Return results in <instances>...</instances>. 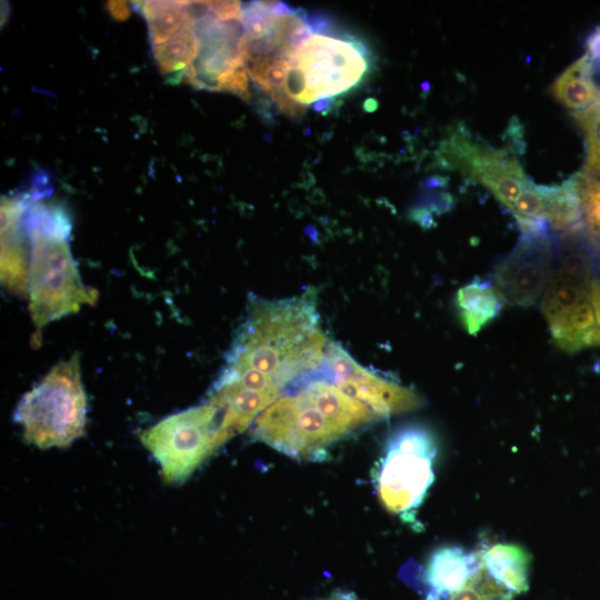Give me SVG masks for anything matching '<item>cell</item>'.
Returning a JSON list of instances; mask_svg holds the SVG:
<instances>
[{
	"mask_svg": "<svg viewBox=\"0 0 600 600\" xmlns=\"http://www.w3.org/2000/svg\"><path fill=\"white\" fill-rule=\"evenodd\" d=\"M436 453L434 436L422 426L402 427L389 438L374 477L379 500L388 511L413 519L433 482Z\"/></svg>",
	"mask_w": 600,
	"mask_h": 600,
	"instance_id": "obj_9",
	"label": "cell"
},
{
	"mask_svg": "<svg viewBox=\"0 0 600 600\" xmlns=\"http://www.w3.org/2000/svg\"><path fill=\"white\" fill-rule=\"evenodd\" d=\"M321 367L347 393L369 406L381 419L416 410L423 403L413 390L361 367L332 341Z\"/></svg>",
	"mask_w": 600,
	"mask_h": 600,
	"instance_id": "obj_12",
	"label": "cell"
},
{
	"mask_svg": "<svg viewBox=\"0 0 600 600\" xmlns=\"http://www.w3.org/2000/svg\"><path fill=\"white\" fill-rule=\"evenodd\" d=\"M138 436L159 464L163 481L181 484L234 433L224 409L207 398L162 418Z\"/></svg>",
	"mask_w": 600,
	"mask_h": 600,
	"instance_id": "obj_7",
	"label": "cell"
},
{
	"mask_svg": "<svg viewBox=\"0 0 600 600\" xmlns=\"http://www.w3.org/2000/svg\"><path fill=\"white\" fill-rule=\"evenodd\" d=\"M190 4L198 52L184 72L188 82L199 89L229 91L248 99L247 41L240 17H219L212 1Z\"/></svg>",
	"mask_w": 600,
	"mask_h": 600,
	"instance_id": "obj_8",
	"label": "cell"
},
{
	"mask_svg": "<svg viewBox=\"0 0 600 600\" xmlns=\"http://www.w3.org/2000/svg\"><path fill=\"white\" fill-rule=\"evenodd\" d=\"M551 96L574 112L600 101V68L586 52L550 86Z\"/></svg>",
	"mask_w": 600,
	"mask_h": 600,
	"instance_id": "obj_16",
	"label": "cell"
},
{
	"mask_svg": "<svg viewBox=\"0 0 600 600\" xmlns=\"http://www.w3.org/2000/svg\"><path fill=\"white\" fill-rule=\"evenodd\" d=\"M504 299L489 281L474 280L461 287L456 296V306L463 328L477 334L501 311Z\"/></svg>",
	"mask_w": 600,
	"mask_h": 600,
	"instance_id": "obj_17",
	"label": "cell"
},
{
	"mask_svg": "<svg viewBox=\"0 0 600 600\" xmlns=\"http://www.w3.org/2000/svg\"><path fill=\"white\" fill-rule=\"evenodd\" d=\"M329 342L314 290L280 300L250 296L211 388L238 394L264 410L292 383L320 367Z\"/></svg>",
	"mask_w": 600,
	"mask_h": 600,
	"instance_id": "obj_1",
	"label": "cell"
},
{
	"mask_svg": "<svg viewBox=\"0 0 600 600\" xmlns=\"http://www.w3.org/2000/svg\"><path fill=\"white\" fill-rule=\"evenodd\" d=\"M479 568L478 552L444 546L431 553L423 572L426 600H446L464 588Z\"/></svg>",
	"mask_w": 600,
	"mask_h": 600,
	"instance_id": "obj_14",
	"label": "cell"
},
{
	"mask_svg": "<svg viewBox=\"0 0 600 600\" xmlns=\"http://www.w3.org/2000/svg\"><path fill=\"white\" fill-rule=\"evenodd\" d=\"M592 303L594 309V317L600 330V281L593 280L591 286Z\"/></svg>",
	"mask_w": 600,
	"mask_h": 600,
	"instance_id": "obj_23",
	"label": "cell"
},
{
	"mask_svg": "<svg viewBox=\"0 0 600 600\" xmlns=\"http://www.w3.org/2000/svg\"><path fill=\"white\" fill-rule=\"evenodd\" d=\"M381 418L321 368L292 383L250 426V436L298 460H322L328 448Z\"/></svg>",
	"mask_w": 600,
	"mask_h": 600,
	"instance_id": "obj_2",
	"label": "cell"
},
{
	"mask_svg": "<svg viewBox=\"0 0 600 600\" xmlns=\"http://www.w3.org/2000/svg\"><path fill=\"white\" fill-rule=\"evenodd\" d=\"M318 600H358L353 593L344 592V591H337L326 598L318 599Z\"/></svg>",
	"mask_w": 600,
	"mask_h": 600,
	"instance_id": "obj_24",
	"label": "cell"
},
{
	"mask_svg": "<svg viewBox=\"0 0 600 600\" xmlns=\"http://www.w3.org/2000/svg\"><path fill=\"white\" fill-rule=\"evenodd\" d=\"M88 401L80 358L56 364L17 404L13 419L23 440L40 449L66 448L83 436Z\"/></svg>",
	"mask_w": 600,
	"mask_h": 600,
	"instance_id": "obj_6",
	"label": "cell"
},
{
	"mask_svg": "<svg viewBox=\"0 0 600 600\" xmlns=\"http://www.w3.org/2000/svg\"><path fill=\"white\" fill-rule=\"evenodd\" d=\"M512 598L498 587L483 571L478 568L471 581L457 593L446 600H511Z\"/></svg>",
	"mask_w": 600,
	"mask_h": 600,
	"instance_id": "obj_21",
	"label": "cell"
},
{
	"mask_svg": "<svg viewBox=\"0 0 600 600\" xmlns=\"http://www.w3.org/2000/svg\"><path fill=\"white\" fill-rule=\"evenodd\" d=\"M156 61L163 74L179 81L198 52V39L194 31V17L188 1V16L178 31L164 43L154 47Z\"/></svg>",
	"mask_w": 600,
	"mask_h": 600,
	"instance_id": "obj_18",
	"label": "cell"
},
{
	"mask_svg": "<svg viewBox=\"0 0 600 600\" xmlns=\"http://www.w3.org/2000/svg\"><path fill=\"white\" fill-rule=\"evenodd\" d=\"M556 263L551 233L521 234L517 246L496 267L494 286L504 301L530 307L542 298Z\"/></svg>",
	"mask_w": 600,
	"mask_h": 600,
	"instance_id": "obj_11",
	"label": "cell"
},
{
	"mask_svg": "<svg viewBox=\"0 0 600 600\" xmlns=\"http://www.w3.org/2000/svg\"><path fill=\"white\" fill-rule=\"evenodd\" d=\"M573 119L586 142V163L582 170L600 177V101L573 112Z\"/></svg>",
	"mask_w": 600,
	"mask_h": 600,
	"instance_id": "obj_20",
	"label": "cell"
},
{
	"mask_svg": "<svg viewBox=\"0 0 600 600\" xmlns=\"http://www.w3.org/2000/svg\"><path fill=\"white\" fill-rule=\"evenodd\" d=\"M30 240L29 309L38 329L92 306L97 290L87 287L72 257L67 211L56 203L34 202L24 216Z\"/></svg>",
	"mask_w": 600,
	"mask_h": 600,
	"instance_id": "obj_3",
	"label": "cell"
},
{
	"mask_svg": "<svg viewBox=\"0 0 600 600\" xmlns=\"http://www.w3.org/2000/svg\"><path fill=\"white\" fill-rule=\"evenodd\" d=\"M584 236L600 257V177L583 170L573 174Z\"/></svg>",
	"mask_w": 600,
	"mask_h": 600,
	"instance_id": "obj_19",
	"label": "cell"
},
{
	"mask_svg": "<svg viewBox=\"0 0 600 600\" xmlns=\"http://www.w3.org/2000/svg\"><path fill=\"white\" fill-rule=\"evenodd\" d=\"M46 193L42 188H32L1 202V281L7 290L22 297L29 289L23 218Z\"/></svg>",
	"mask_w": 600,
	"mask_h": 600,
	"instance_id": "obj_13",
	"label": "cell"
},
{
	"mask_svg": "<svg viewBox=\"0 0 600 600\" xmlns=\"http://www.w3.org/2000/svg\"><path fill=\"white\" fill-rule=\"evenodd\" d=\"M436 159L441 168L458 170L486 187L509 210L532 182L516 157L480 143L461 127L441 142Z\"/></svg>",
	"mask_w": 600,
	"mask_h": 600,
	"instance_id": "obj_10",
	"label": "cell"
},
{
	"mask_svg": "<svg viewBox=\"0 0 600 600\" xmlns=\"http://www.w3.org/2000/svg\"><path fill=\"white\" fill-rule=\"evenodd\" d=\"M587 53L596 61L600 68V26L589 36L587 40Z\"/></svg>",
	"mask_w": 600,
	"mask_h": 600,
	"instance_id": "obj_22",
	"label": "cell"
},
{
	"mask_svg": "<svg viewBox=\"0 0 600 600\" xmlns=\"http://www.w3.org/2000/svg\"><path fill=\"white\" fill-rule=\"evenodd\" d=\"M312 23L313 32L286 59L287 79L273 100L288 116L353 90L371 69V52L361 40L333 31L327 16H312Z\"/></svg>",
	"mask_w": 600,
	"mask_h": 600,
	"instance_id": "obj_4",
	"label": "cell"
},
{
	"mask_svg": "<svg viewBox=\"0 0 600 600\" xmlns=\"http://www.w3.org/2000/svg\"><path fill=\"white\" fill-rule=\"evenodd\" d=\"M594 257L583 231L558 236L554 269L541 298V311L553 341L567 352L600 346L591 292Z\"/></svg>",
	"mask_w": 600,
	"mask_h": 600,
	"instance_id": "obj_5",
	"label": "cell"
},
{
	"mask_svg": "<svg viewBox=\"0 0 600 600\" xmlns=\"http://www.w3.org/2000/svg\"><path fill=\"white\" fill-rule=\"evenodd\" d=\"M477 552L483 572L511 598L528 589L530 556L523 548L494 543Z\"/></svg>",
	"mask_w": 600,
	"mask_h": 600,
	"instance_id": "obj_15",
	"label": "cell"
}]
</instances>
